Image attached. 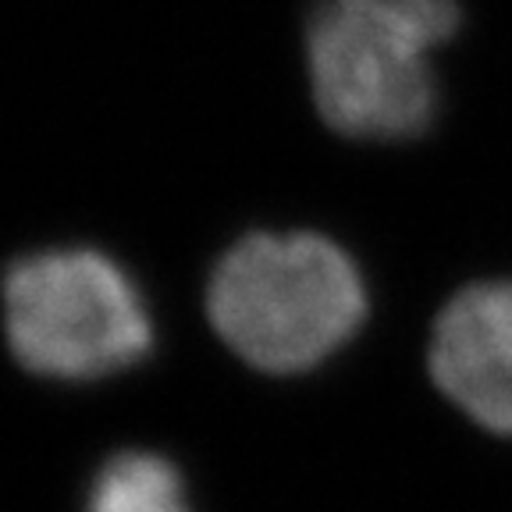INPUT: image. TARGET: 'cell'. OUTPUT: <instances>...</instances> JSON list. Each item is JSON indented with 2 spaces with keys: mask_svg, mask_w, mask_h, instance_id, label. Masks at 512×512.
I'll return each instance as SVG.
<instances>
[{
  "mask_svg": "<svg viewBox=\"0 0 512 512\" xmlns=\"http://www.w3.org/2000/svg\"><path fill=\"white\" fill-rule=\"evenodd\" d=\"M207 313L224 345L267 374H303L367 320V285L338 242L253 232L217 260Z\"/></svg>",
  "mask_w": 512,
  "mask_h": 512,
  "instance_id": "1",
  "label": "cell"
},
{
  "mask_svg": "<svg viewBox=\"0 0 512 512\" xmlns=\"http://www.w3.org/2000/svg\"><path fill=\"white\" fill-rule=\"evenodd\" d=\"M4 331L15 360L50 381H96L153 349L139 285L100 249H40L4 274Z\"/></svg>",
  "mask_w": 512,
  "mask_h": 512,
  "instance_id": "2",
  "label": "cell"
},
{
  "mask_svg": "<svg viewBox=\"0 0 512 512\" xmlns=\"http://www.w3.org/2000/svg\"><path fill=\"white\" fill-rule=\"evenodd\" d=\"M306 68L320 118L352 139L420 136L438 107L431 50L338 0L313 8Z\"/></svg>",
  "mask_w": 512,
  "mask_h": 512,
  "instance_id": "3",
  "label": "cell"
},
{
  "mask_svg": "<svg viewBox=\"0 0 512 512\" xmlns=\"http://www.w3.org/2000/svg\"><path fill=\"white\" fill-rule=\"evenodd\" d=\"M431 374L473 424L512 438V281H477L438 313Z\"/></svg>",
  "mask_w": 512,
  "mask_h": 512,
  "instance_id": "4",
  "label": "cell"
},
{
  "mask_svg": "<svg viewBox=\"0 0 512 512\" xmlns=\"http://www.w3.org/2000/svg\"><path fill=\"white\" fill-rule=\"evenodd\" d=\"M86 512H192L185 480L157 452H118L96 473Z\"/></svg>",
  "mask_w": 512,
  "mask_h": 512,
  "instance_id": "5",
  "label": "cell"
},
{
  "mask_svg": "<svg viewBox=\"0 0 512 512\" xmlns=\"http://www.w3.org/2000/svg\"><path fill=\"white\" fill-rule=\"evenodd\" d=\"M342 8L402 32L406 40L434 50L459 29L456 0H338Z\"/></svg>",
  "mask_w": 512,
  "mask_h": 512,
  "instance_id": "6",
  "label": "cell"
}]
</instances>
